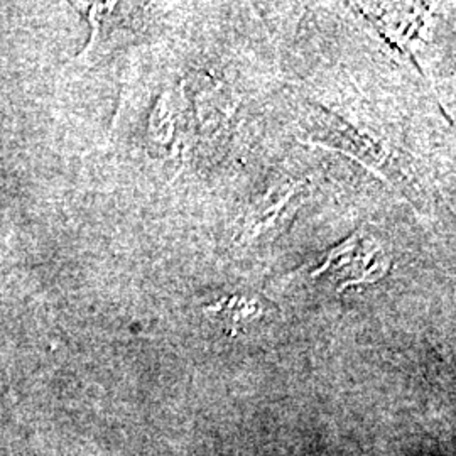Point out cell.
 <instances>
[{
    "instance_id": "1",
    "label": "cell",
    "mask_w": 456,
    "mask_h": 456,
    "mask_svg": "<svg viewBox=\"0 0 456 456\" xmlns=\"http://www.w3.org/2000/svg\"><path fill=\"white\" fill-rule=\"evenodd\" d=\"M311 120L313 126L318 127V137L313 139L318 146L338 151L357 159L403 195L411 198L412 205L423 201L421 195L424 193L412 173L411 159L399 147L392 146L389 141H384L370 131L346 122L318 103L311 105Z\"/></svg>"
},
{
    "instance_id": "2",
    "label": "cell",
    "mask_w": 456,
    "mask_h": 456,
    "mask_svg": "<svg viewBox=\"0 0 456 456\" xmlns=\"http://www.w3.org/2000/svg\"><path fill=\"white\" fill-rule=\"evenodd\" d=\"M389 267V257L382 247L370 235L354 233L346 242L330 250L325 261L313 271V277L328 274L330 279L338 281L342 286L355 284L362 281H374Z\"/></svg>"
},
{
    "instance_id": "3",
    "label": "cell",
    "mask_w": 456,
    "mask_h": 456,
    "mask_svg": "<svg viewBox=\"0 0 456 456\" xmlns=\"http://www.w3.org/2000/svg\"><path fill=\"white\" fill-rule=\"evenodd\" d=\"M423 7L421 4H369L359 9L391 45L411 54L409 46L423 28Z\"/></svg>"
},
{
    "instance_id": "4",
    "label": "cell",
    "mask_w": 456,
    "mask_h": 456,
    "mask_svg": "<svg viewBox=\"0 0 456 456\" xmlns=\"http://www.w3.org/2000/svg\"><path fill=\"white\" fill-rule=\"evenodd\" d=\"M303 183H284L271 188L261 200L252 207L250 213L245 216L244 242H250L261 237L264 232L277 225V222L288 216L289 208H296L301 201Z\"/></svg>"
},
{
    "instance_id": "5",
    "label": "cell",
    "mask_w": 456,
    "mask_h": 456,
    "mask_svg": "<svg viewBox=\"0 0 456 456\" xmlns=\"http://www.w3.org/2000/svg\"><path fill=\"white\" fill-rule=\"evenodd\" d=\"M193 109L200 131L208 137H216L233 115V98L222 83L212 78H198L191 90Z\"/></svg>"
},
{
    "instance_id": "6",
    "label": "cell",
    "mask_w": 456,
    "mask_h": 456,
    "mask_svg": "<svg viewBox=\"0 0 456 456\" xmlns=\"http://www.w3.org/2000/svg\"><path fill=\"white\" fill-rule=\"evenodd\" d=\"M178 114L180 109L173 103L171 95L166 94L161 100L159 105L156 109V112L152 115V137L156 141V144L161 147H167L173 144L176 134H178Z\"/></svg>"
}]
</instances>
